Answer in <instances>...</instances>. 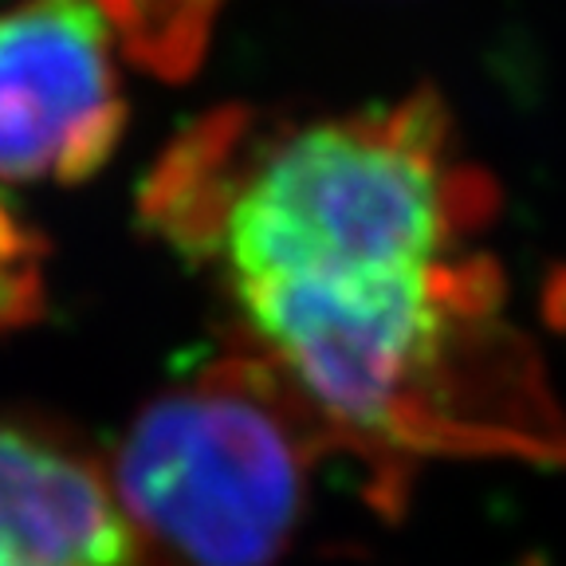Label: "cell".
I'll return each instance as SVG.
<instances>
[{"label":"cell","mask_w":566,"mask_h":566,"mask_svg":"<svg viewBox=\"0 0 566 566\" xmlns=\"http://www.w3.org/2000/svg\"><path fill=\"white\" fill-rule=\"evenodd\" d=\"M500 209L437 91L354 111L217 106L150 166L138 221L381 480L413 452H563L480 248Z\"/></svg>","instance_id":"cell-1"},{"label":"cell","mask_w":566,"mask_h":566,"mask_svg":"<svg viewBox=\"0 0 566 566\" xmlns=\"http://www.w3.org/2000/svg\"><path fill=\"white\" fill-rule=\"evenodd\" d=\"M335 457L378 476L272 366L232 350L161 389L106 476L150 566H280Z\"/></svg>","instance_id":"cell-2"},{"label":"cell","mask_w":566,"mask_h":566,"mask_svg":"<svg viewBox=\"0 0 566 566\" xmlns=\"http://www.w3.org/2000/svg\"><path fill=\"white\" fill-rule=\"evenodd\" d=\"M118 35L95 0L0 9V181L83 186L126 134Z\"/></svg>","instance_id":"cell-3"},{"label":"cell","mask_w":566,"mask_h":566,"mask_svg":"<svg viewBox=\"0 0 566 566\" xmlns=\"http://www.w3.org/2000/svg\"><path fill=\"white\" fill-rule=\"evenodd\" d=\"M0 566H146L111 476L17 417H0Z\"/></svg>","instance_id":"cell-4"},{"label":"cell","mask_w":566,"mask_h":566,"mask_svg":"<svg viewBox=\"0 0 566 566\" xmlns=\"http://www.w3.org/2000/svg\"><path fill=\"white\" fill-rule=\"evenodd\" d=\"M130 63L181 83L205 63L229 0H95Z\"/></svg>","instance_id":"cell-5"},{"label":"cell","mask_w":566,"mask_h":566,"mask_svg":"<svg viewBox=\"0 0 566 566\" xmlns=\"http://www.w3.org/2000/svg\"><path fill=\"white\" fill-rule=\"evenodd\" d=\"M44 240L0 201V331L28 327L44 311Z\"/></svg>","instance_id":"cell-6"}]
</instances>
